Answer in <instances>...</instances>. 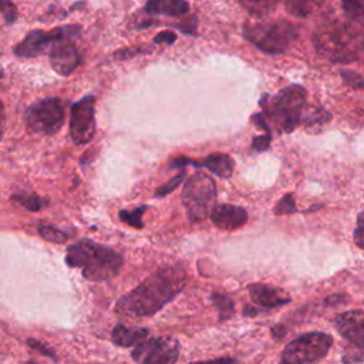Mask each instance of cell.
Returning <instances> with one entry per match:
<instances>
[{
  "label": "cell",
  "instance_id": "1",
  "mask_svg": "<svg viewBox=\"0 0 364 364\" xmlns=\"http://www.w3.org/2000/svg\"><path fill=\"white\" fill-rule=\"evenodd\" d=\"M188 283L183 267L164 264L149 277L121 296L115 304V311L125 317H146L158 313L176 296Z\"/></svg>",
  "mask_w": 364,
  "mask_h": 364
},
{
  "label": "cell",
  "instance_id": "2",
  "mask_svg": "<svg viewBox=\"0 0 364 364\" xmlns=\"http://www.w3.org/2000/svg\"><path fill=\"white\" fill-rule=\"evenodd\" d=\"M65 263L80 269L87 280L107 282L119 273L124 259L109 246L81 239L67 247Z\"/></svg>",
  "mask_w": 364,
  "mask_h": 364
},
{
  "label": "cell",
  "instance_id": "3",
  "mask_svg": "<svg viewBox=\"0 0 364 364\" xmlns=\"http://www.w3.org/2000/svg\"><path fill=\"white\" fill-rule=\"evenodd\" d=\"M317 53L331 63L347 64L360 58L363 51V27L353 23L328 21L313 36Z\"/></svg>",
  "mask_w": 364,
  "mask_h": 364
},
{
  "label": "cell",
  "instance_id": "4",
  "mask_svg": "<svg viewBox=\"0 0 364 364\" xmlns=\"http://www.w3.org/2000/svg\"><path fill=\"white\" fill-rule=\"evenodd\" d=\"M306 105V90L291 84L274 95L264 94L260 98L262 117L267 127L277 134H290L301 121Z\"/></svg>",
  "mask_w": 364,
  "mask_h": 364
},
{
  "label": "cell",
  "instance_id": "5",
  "mask_svg": "<svg viewBox=\"0 0 364 364\" xmlns=\"http://www.w3.org/2000/svg\"><path fill=\"white\" fill-rule=\"evenodd\" d=\"M297 36V27L287 20H262L243 26V37L270 55L286 53Z\"/></svg>",
  "mask_w": 364,
  "mask_h": 364
},
{
  "label": "cell",
  "instance_id": "6",
  "mask_svg": "<svg viewBox=\"0 0 364 364\" xmlns=\"http://www.w3.org/2000/svg\"><path fill=\"white\" fill-rule=\"evenodd\" d=\"M333 341V336L324 331L304 333L284 347L280 364H317L327 355Z\"/></svg>",
  "mask_w": 364,
  "mask_h": 364
},
{
  "label": "cell",
  "instance_id": "7",
  "mask_svg": "<svg viewBox=\"0 0 364 364\" xmlns=\"http://www.w3.org/2000/svg\"><path fill=\"white\" fill-rule=\"evenodd\" d=\"M182 203L192 222H200L209 216L216 205L215 181L203 172L191 176L182 189Z\"/></svg>",
  "mask_w": 364,
  "mask_h": 364
},
{
  "label": "cell",
  "instance_id": "8",
  "mask_svg": "<svg viewBox=\"0 0 364 364\" xmlns=\"http://www.w3.org/2000/svg\"><path fill=\"white\" fill-rule=\"evenodd\" d=\"M65 119L64 105L60 98H44L31 104L26 111V125L38 135L57 134Z\"/></svg>",
  "mask_w": 364,
  "mask_h": 364
},
{
  "label": "cell",
  "instance_id": "9",
  "mask_svg": "<svg viewBox=\"0 0 364 364\" xmlns=\"http://www.w3.org/2000/svg\"><path fill=\"white\" fill-rule=\"evenodd\" d=\"M179 341L172 336L146 337L132 350L135 364H175L179 357Z\"/></svg>",
  "mask_w": 364,
  "mask_h": 364
},
{
  "label": "cell",
  "instance_id": "10",
  "mask_svg": "<svg viewBox=\"0 0 364 364\" xmlns=\"http://www.w3.org/2000/svg\"><path fill=\"white\" fill-rule=\"evenodd\" d=\"M81 33V26L78 24H67L61 27H55L53 30H33L27 33V36L14 47V54L17 57H37L43 54L48 47H51L58 40L74 38Z\"/></svg>",
  "mask_w": 364,
  "mask_h": 364
},
{
  "label": "cell",
  "instance_id": "11",
  "mask_svg": "<svg viewBox=\"0 0 364 364\" xmlns=\"http://www.w3.org/2000/svg\"><path fill=\"white\" fill-rule=\"evenodd\" d=\"M95 134V97L85 95L71 107L70 135L77 145L91 142Z\"/></svg>",
  "mask_w": 364,
  "mask_h": 364
},
{
  "label": "cell",
  "instance_id": "12",
  "mask_svg": "<svg viewBox=\"0 0 364 364\" xmlns=\"http://www.w3.org/2000/svg\"><path fill=\"white\" fill-rule=\"evenodd\" d=\"M50 64L60 75L73 74L81 63V55L70 38L55 41L50 48Z\"/></svg>",
  "mask_w": 364,
  "mask_h": 364
},
{
  "label": "cell",
  "instance_id": "13",
  "mask_svg": "<svg viewBox=\"0 0 364 364\" xmlns=\"http://www.w3.org/2000/svg\"><path fill=\"white\" fill-rule=\"evenodd\" d=\"M337 331L354 348L363 353L364 348V313L361 309L350 310L338 314L334 320Z\"/></svg>",
  "mask_w": 364,
  "mask_h": 364
},
{
  "label": "cell",
  "instance_id": "14",
  "mask_svg": "<svg viewBox=\"0 0 364 364\" xmlns=\"http://www.w3.org/2000/svg\"><path fill=\"white\" fill-rule=\"evenodd\" d=\"M188 164L193 165V166L206 168L209 172H212L213 175H216L222 179H229L235 169V162H233L232 156L228 154H222V152L210 154L206 158H203L202 161H193V159H188V158H176L171 165L173 168H182Z\"/></svg>",
  "mask_w": 364,
  "mask_h": 364
},
{
  "label": "cell",
  "instance_id": "15",
  "mask_svg": "<svg viewBox=\"0 0 364 364\" xmlns=\"http://www.w3.org/2000/svg\"><path fill=\"white\" fill-rule=\"evenodd\" d=\"M212 223L222 230H235L242 228L247 222V212L245 208L232 205V203H220L215 205L209 213Z\"/></svg>",
  "mask_w": 364,
  "mask_h": 364
},
{
  "label": "cell",
  "instance_id": "16",
  "mask_svg": "<svg viewBox=\"0 0 364 364\" xmlns=\"http://www.w3.org/2000/svg\"><path fill=\"white\" fill-rule=\"evenodd\" d=\"M247 290L253 303L266 310L282 307L291 301L290 294L280 287H273L263 283H253L247 286Z\"/></svg>",
  "mask_w": 364,
  "mask_h": 364
},
{
  "label": "cell",
  "instance_id": "17",
  "mask_svg": "<svg viewBox=\"0 0 364 364\" xmlns=\"http://www.w3.org/2000/svg\"><path fill=\"white\" fill-rule=\"evenodd\" d=\"M191 4L188 0H146L144 11L151 16L179 17L188 14Z\"/></svg>",
  "mask_w": 364,
  "mask_h": 364
},
{
  "label": "cell",
  "instance_id": "18",
  "mask_svg": "<svg viewBox=\"0 0 364 364\" xmlns=\"http://www.w3.org/2000/svg\"><path fill=\"white\" fill-rule=\"evenodd\" d=\"M149 336V330L146 327H128L124 324H118L111 331V340L114 344L119 347H131L142 341Z\"/></svg>",
  "mask_w": 364,
  "mask_h": 364
},
{
  "label": "cell",
  "instance_id": "19",
  "mask_svg": "<svg viewBox=\"0 0 364 364\" xmlns=\"http://www.w3.org/2000/svg\"><path fill=\"white\" fill-rule=\"evenodd\" d=\"M331 119V114L326 111L321 107L311 108L309 112H306V117L303 118V122L306 125V129L310 132L320 131L326 124H328Z\"/></svg>",
  "mask_w": 364,
  "mask_h": 364
},
{
  "label": "cell",
  "instance_id": "20",
  "mask_svg": "<svg viewBox=\"0 0 364 364\" xmlns=\"http://www.w3.org/2000/svg\"><path fill=\"white\" fill-rule=\"evenodd\" d=\"M210 301H212V304L215 306V309L218 311L219 321H226V320L233 317L235 303L229 296H226L223 293H219V291H213L210 294Z\"/></svg>",
  "mask_w": 364,
  "mask_h": 364
},
{
  "label": "cell",
  "instance_id": "21",
  "mask_svg": "<svg viewBox=\"0 0 364 364\" xmlns=\"http://www.w3.org/2000/svg\"><path fill=\"white\" fill-rule=\"evenodd\" d=\"M11 200L14 203H17L18 206L30 210V212H37L40 209H43L44 206L48 205V200L38 196V195H34V193H27V192H18V193H14L11 196Z\"/></svg>",
  "mask_w": 364,
  "mask_h": 364
},
{
  "label": "cell",
  "instance_id": "22",
  "mask_svg": "<svg viewBox=\"0 0 364 364\" xmlns=\"http://www.w3.org/2000/svg\"><path fill=\"white\" fill-rule=\"evenodd\" d=\"M240 4L255 17L267 16L282 0H239Z\"/></svg>",
  "mask_w": 364,
  "mask_h": 364
},
{
  "label": "cell",
  "instance_id": "23",
  "mask_svg": "<svg viewBox=\"0 0 364 364\" xmlns=\"http://www.w3.org/2000/svg\"><path fill=\"white\" fill-rule=\"evenodd\" d=\"M341 6L344 14L347 16L348 21L363 27L364 21V0H341Z\"/></svg>",
  "mask_w": 364,
  "mask_h": 364
},
{
  "label": "cell",
  "instance_id": "24",
  "mask_svg": "<svg viewBox=\"0 0 364 364\" xmlns=\"http://www.w3.org/2000/svg\"><path fill=\"white\" fill-rule=\"evenodd\" d=\"M287 13L294 17H307L311 14L318 0H282Z\"/></svg>",
  "mask_w": 364,
  "mask_h": 364
},
{
  "label": "cell",
  "instance_id": "25",
  "mask_svg": "<svg viewBox=\"0 0 364 364\" xmlns=\"http://www.w3.org/2000/svg\"><path fill=\"white\" fill-rule=\"evenodd\" d=\"M38 235L44 240L53 242V243H65L71 237V233L64 232V230H61L53 225H47V223H43L38 226Z\"/></svg>",
  "mask_w": 364,
  "mask_h": 364
},
{
  "label": "cell",
  "instance_id": "26",
  "mask_svg": "<svg viewBox=\"0 0 364 364\" xmlns=\"http://www.w3.org/2000/svg\"><path fill=\"white\" fill-rule=\"evenodd\" d=\"M146 208H148L146 205H142V206H138V208H135V209H132V210L121 209L119 213H118V216H119V219H121L124 223H127V225H129V226H132V228H136V229H142V228H144L142 215H144V212L146 210Z\"/></svg>",
  "mask_w": 364,
  "mask_h": 364
},
{
  "label": "cell",
  "instance_id": "27",
  "mask_svg": "<svg viewBox=\"0 0 364 364\" xmlns=\"http://www.w3.org/2000/svg\"><path fill=\"white\" fill-rule=\"evenodd\" d=\"M17 18V7L11 0H0V30Z\"/></svg>",
  "mask_w": 364,
  "mask_h": 364
},
{
  "label": "cell",
  "instance_id": "28",
  "mask_svg": "<svg viewBox=\"0 0 364 364\" xmlns=\"http://www.w3.org/2000/svg\"><path fill=\"white\" fill-rule=\"evenodd\" d=\"M297 210L296 208V200L294 196L291 193H286L284 196H282L279 199V202L276 203V206L273 208V213L280 216V215H290L294 213Z\"/></svg>",
  "mask_w": 364,
  "mask_h": 364
},
{
  "label": "cell",
  "instance_id": "29",
  "mask_svg": "<svg viewBox=\"0 0 364 364\" xmlns=\"http://www.w3.org/2000/svg\"><path fill=\"white\" fill-rule=\"evenodd\" d=\"M185 175H186V172H185V171H181L176 176L171 178L168 182H165L164 185H161V186L155 191L154 196H155V198H164V196H166L168 193H171L175 188L179 186V183L183 181Z\"/></svg>",
  "mask_w": 364,
  "mask_h": 364
},
{
  "label": "cell",
  "instance_id": "30",
  "mask_svg": "<svg viewBox=\"0 0 364 364\" xmlns=\"http://www.w3.org/2000/svg\"><path fill=\"white\" fill-rule=\"evenodd\" d=\"M340 75L341 78L344 80V82L355 90H363L364 88V81H363V77L355 73V71H351V70H341L340 71Z\"/></svg>",
  "mask_w": 364,
  "mask_h": 364
},
{
  "label": "cell",
  "instance_id": "31",
  "mask_svg": "<svg viewBox=\"0 0 364 364\" xmlns=\"http://www.w3.org/2000/svg\"><path fill=\"white\" fill-rule=\"evenodd\" d=\"M272 142V134L270 132H264L263 135L255 136L252 141V149L257 151V152H263L267 151Z\"/></svg>",
  "mask_w": 364,
  "mask_h": 364
},
{
  "label": "cell",
  "instance_id": "32",
  "mask_svg": "<svg viewBox=\"0 0 364 364\" xmlns=\"http://www.w3.org/2000/svg\"><path fill=\"white\" fill-rule=\"evenodd\" d=\"M363 216L364 213L360 212L357 215V222H355V229H354V240H355V245L361 249L364 246V220H363Z\"/></svg>",
  "mask_w": 364,
  "mask_h": 364
},
{
  "label": "cell",
  "instance_id": "33",
  "mask_svg": "<svg viewBox=\"0 0 364 364\" xmlns=\"http://www.w3.org/2000/svg\"><path fill=\"white\" fill-rule=\"evenodd\" d=\"M27 344H28L33 350L38 351L40 354H43V355H46V357H50V358L55 360V354H54V351H53L48 346H46L44 343H41V341H38V340H36V338H28V340H27Z\"/></svg>",
  "mask_w": 364,
  "mask_h": 364
},
{
  "label": "cell",
  "instance_id": "34",
  "mask_svg": "<svg viewBox=\"0 0 364 364\" xmlns=\"http://www.w3.org/2000/svg\"><path fill=\"white\" fill-rule=\"evenodd\" d=\"M176 41V34L171 30H165V31H161L158 33L155 37H154V43L155 44H173Z\"/></svg>",
  "mask_w": 364,
  "mask_h": 364
},
{
  "label": "cell",
  "instance_id": "35",
  "mask_svg": "<svg viewBox=\"0 0 364 364\" xmlns=\"http://www.w3.org/2000/svg\"><path fill=\"white\" fill-rule=\"evenodd\" d=\"M191 364H237V361L232 357H219V358H213V360H208V361H196V363H191Z\"/></svg>",
  "mask_w": 364,
  "mask_h": 364
},
{
  "label": "cell",
  "instance_id": "36",
  "mask_svg": "<svg viewBox=\"0 0 364 364\" xmlns=\"http://www.w3.org/2000/svg\"><path fill=\"white\" fill-rule=\"evenodd\" d=\"M3 122H4V109H3V104L0 101V138L3 134Z\"/></svg>",
  "mask_w": 364,
  "mask_h": 364
}]
</instances>
